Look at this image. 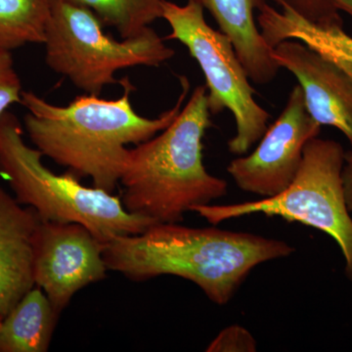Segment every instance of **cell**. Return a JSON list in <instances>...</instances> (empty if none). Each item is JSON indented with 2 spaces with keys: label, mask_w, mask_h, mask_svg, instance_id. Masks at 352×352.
Returning a JSON list of instances; mask_svg holds the SVG:
<instances>
[{
  "label": "cell",
  "mask_w": 352,
  "mask_h": 352,
  "mask_svg": "<svg viewBox=\"0 0 352 352\" xmlns=\"http://www.w3.org/2000/svg\"><path fill=\"white\" fill-rule=\"evenodd\" d=\"M50 0H0V47L43 44Z\"/></svg>",
  "instance_id": "cell-15"
},
{
  "label": "cell",
  "mask_w": 352,
  "mask_h": 352,
  "mask_svg": "<svg viewBox=\"0 0 352 352\" xmlns=\"http://www.w3.org/2000/svg\"><path fill=\"white\" fill-rule=\"evenodd\" d=\"M23 133L19 119L7 111L0 118V175L18 203L34 208L41 220L82 224L103 245L156 223L127 212L112 193L85 186L73 173L51 171L43 163V153L30 147Z\"/></svg>",
  "instance_id": "cell-4"
},
{
  "label": "cell",
  "mask_w": 352,
  "mask_h": 352,
  "mask_svg": "<svg viewBox=\"0 0 352 352\" xmlns=\"http://www.w3.org/2000/svg\"><path fill=\"white\" fill-rule=\"evenodd\" d=\"M182 92L173 108L156 119L138 115L131 101L134 87L122 78L119 99L105 100L97 95L76 97L69 105L56 106L32 91H23L21 105L28 113V135L43 153L76 176L89 177L94 186L113 193L120 182L129 149L166 129L182 111L190 82L178 76Z\"/></svg>",
  "instance_id": "cell-1"
},
{
  "label": "cell",
  "mask_w": 352,
  "mask_h": 352,
  "mask_svg": "<svg viewBox=\"0 0 352 352\" xmlns=\"http://www.w3.org/2000/svg\"><path fill=\"white\" fill-rule=\"evenodd\" d=\"M170 25L166 39L179 41L196 60L206 78L210 115L229 111L236 132L228 141L231 154L243 156L267 129L270 113L254 99V90L233 44L206 21L204 8L188 0L185 6L163 0V16Z\"/></svg>",
  "instance_id": "cell-7"
},
{
  "label": "cell",
  "mask_w": 352,
  "mask_h": 352,
  "mask_svg": "<svg viewBox=\"0 0 352 352\" xmlns=\"http://www.w3.org/2000/svg\"><path fill=\"white\" fill-rule=\"evenodd\" d=\"M24 90L10 50L0 47V118L16 103L21 104Z\"/></svg>",
  "instance_id": "cell-18"
},
{
  "label": "cell",
  "mask_w": 352,
  "mask_h": 352,
  "mask_svg": "<svg viewBox=\"0 0 352 352\" xmlns=\"http://www.w3.org/2000/svg\"><path fill=\"white\" fill-rule=\"evenodd\" d=\"M258 342L252 333L240 325L224 328L208 344V352H254Z\"/></svg>",
  "instance_id": "cell-19"
},
{
  "label": "cell",
  "mask_w": 352,
  "mask_h": 352,
  "mask_svg": "<svg viewBox=\"0 0 352 352\" xmlns=\"http://www.w3.org/2000/svg\"><path fill=\"white\" fill-rule=\"evenodd\" d=\"M0 187V323L34 286V239L39 219Z\"/></svg>",
  "instance_id": "cell-11"
},
{
  "label": "cell",
  "mask_w": 352,
  "mask_h": 352,
  "mask_svg": "<svg viewBox=\"0 0 352 352\" xmlns=\"http://www.w3.org/2000/svg\"><path fill=\"white\" fill-rule=\"evenodd\" d=\"M59 314L38 286L25 294L0 323V352H45Z\"/></svg>",
  "instance_id": "cell-14"
},
{
  "label": "cell",
  "mask_w": 352,
  "mask_h": 352,
  "mask_svg": "<svg viewBox=\"0 0 352 352\" xmlns=\"http://www.w3.org/2000/svg\"><path fill=\"white\" fill-rule=\"evenodd\" d=\"M87 7L122 39L135 38L163 16V0H69Z\"/></svg>",
  "instance_id": "cell-16"
},
{
  "label": "cell",
  "mask_w": 352,
  "mask_h": 352,
  "mask_svg": "<svg viewBox=\"0 0 352 352\" xmlns=\"http://www.w3.org/2000/svg\"><path fill=\"white\" fill-rule=\"evenodd\" d=\"M214 17L219 31L228 36L252 82L266 85L281 69L273 48L264 41L256 23V11L266 0H192Z\"/></svg>",
  "instance_id": "cell-12"
},
{
  "label": "cell",
  "mask_w": 352,
  "mask_h": 352,
  "mask_svg": "<svg viewBox=\"0 0 352 352\" xmlns=\"http://www.w3.org/2000/svg\"><path fill=\"white\" fill-rule=\"evenodd\" d=\"M32 247L34 284L58 314L76 292L106 276L104 245L82 224L41 220Z\"/></svg>",
  "instance_id": "cell-9"
},
{
  "label": "cell",
  "mask_w": 352,
  "mask_h": 352,
  "mask_svg": "<svg viewBox=\"0 0 352 352\" xmlns=\"http://www.w3.org/2000/svg\"><path fill=\"white\" fill-rule=\"evenodd\" d=\"M279 11L268 3L258 10L256 23L264 41L274 48L287 39L307 44L337 65L352 80V36L344 25H322L308 22L288 8Z\"/></svg>",
  "instance_id": "cell-13"
},
{
  "label": "cell",
  "mask_w": 352,
  "mask_h": 352,
  "mask_svg": "<svg viewBox=\"0 0 352 352\" xmlns=\"http://www.w3.org/2000/svg\"><path fill=\"white\" fill-rule=\"evenodd\" d=\"M300 18L316 25H344L340 12L352 19V0H273Z\"/></svg>",
  "instance_id": "cell-17"
},
{
  "label": "cell",
  "mask_w": 352,
  "mask_h": 352,
  "mask_svg": "<svg viewBox=\"0 0 352 352\" xmlns=\"http://www.w3.org/2000/svg\"><path fill=\"white\" fill-rule=\"evenodd\" d=\"M344 153L337 141L312 138L303 150L295 180L282 193L232 205L210 204L193 212L214 226L258 214L314 227L336 241L344 256V272L352 280V214L342 182Z\"/></svg>",
  "instance_id": "cell-6"
},
{
  "label": "cell",
  "mask_w": 352,
  "mask_h": 352,
  "mask_svg": "<svg viewBox=\"0 0 352 352\" xmlns=\"http://www.w3.org/2000/svg\"><path fill=\"white\" fill-rule=\"evenodd\" d=\"M87 7L69 0H50L45 27V62L87 94L120 83L116 73L132 67H159L175 52L152 28L135 38L117 41Z\"/></svg>",
  "instance_id": "cell-5"
},
{
  "label": "cell",
  "mask_w": 352,
  "mask_h": 352,
  "mask_svg": "<svg viewBox=\"0 0 352 352\" xmlns=\"http://www.w3.org/2000/svg\"><path fill=\"white\" fill-rule=\"evenodd\" d=\"M210 126L207 87L199 85L170 126L129 149L120 182L127 212L175 223L226 195V180L204 164V138Z\"/></svg>",
  "instance_id": "cell-3"
},
{
  "label": "cell",
  "mask_w": 352,
  "mask_h": 352,
  "mask_svg": "<svg viewBox=\"0 0 352 352\" xmlns=\"http://www.w3.org/2000/svg\"><path fill=\"white\" fill-rule=\"evenodd\" d=\"M273 55L280 68L296 76L312 119L321 126L339 129L352 148L351 78L327 58L296 39L278 44L273 48Z\"/></svg>",
  "instance_id": "cell-10"
},
{
  "label": "cell",
  "mask_w": 352,
  "mask_h": 352,
  "mask_svg": "<svg viewBox=\"0 0 352 352\" xmlns=\"http://www.w3.org/2000/svg\"><path fill=\"white\" fill-rule=\"evenodd\" d=\"M342 182L346 205L352 214V150L344 153V163L342 168Z\"/></svg>",
  "instance_id": "cell-20"
},
{
  "label": "cell",
  "mask_w": 352,
  "mask_h": 352,
  "mask_svg": "<svg viewBox=\"0 0 352 352\" xmlns=\"http://www.w3.org/2000/svg\"><path fill=\"white\" fill-rule=\"evenodd\" d=\"M285 241L215 227L154 223L142 233L104 245L108 270L133 281L171 275L197 285L215 305H227L261 264L295 252Z\"/></svg>",
  "instance_id": "cell-2"
},
{
  "label": "cell",
  "mask_w": 352,
  "mask_h": 352,
  "mask_svg": "<svg viewBox=\"0 0 352 352\" xmlns=\"http://www.w3.org/2000/svg\"><path fill=\"white\" fill-rule=\"evenodd\" d=\"M321 126L305 107L302 87H294L286 107L267 127L256 149L233 160L227 173L242 191L271 198L295 180L308 141L318 138Z\"/></svg>",
  "instance_id": "cell-8"
}]
</instances>
